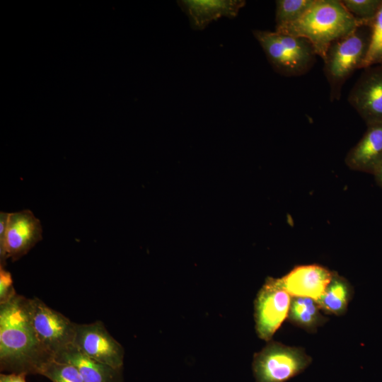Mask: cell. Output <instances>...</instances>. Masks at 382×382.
Returning a JSON list of instances; mask_svg holds the SVG:
<instances>
[{
  "instance_id": "cell-12",
  "label": "cell",
  "mask_w": 382,
  "mask_h": 382,
  "mask_svg": "<svg viewBox=\"0 0 382 382\" xmlns=\"http://www.w3.org/2000/svg\"><path fill=\"white\" fill-rule=\"evenodd\" d=\"M351 169L374 175L382 166V122L367 126L361 139L347 153Z\"/></svg>"
},
{
  "instance_id": "cell-2",
  "label": "cell",
  "mask_w": 382,
  "mask_h": 382,
  "mask_svg": "<svg viewBox=\"0 0 382 382\" xmlns=\"http://www.w3.org/2000/svg\"><path fill=\"white\" fill-rule=\"evenodd\" d=\"M364 25H369L350 14L341 0H315L300 19L275 30L307 39L323 59L333 42Z\"/></svg>"
},
{
  "instance_id": "cell-20",
  "label": "cell",
  "mask_w": 382,
  "mask_h": 382,
  "mask_svg": "<svg viewBox=\"0 0 382 382\" xmlns=\"http://www.w3.org/2000/svg\"><path fill=\"white\" fill-rule=\"evenodd\" d=\"M341 2L356 19L369 25L382 5V0H341Z\"/></svg>"
},
{
  "instance_id": "cell-24",
  "label": "cell",
  "mask_w": 382,
  "mask_h": 382,
  "mask_svg": "<svg viewBox=\"0 0 382 382\" xmlns=\"http://www.w3.org/2000/svg\"><path fill=\"white\" fill-rule=\"evenodd\" d=\"M374 175L378 185L382 187V166Z\"/></svg>"
},
{
  "instance_id": "cell-7",
  "label": "cell",
  "mask_w": 382,
  "mask_h": 382,
  "mask_svg": "<svg viewBox=\"0 0 382 382\" xmlns=\"http://www.w3.org/2000/svg\"><path fill=\"white\" fill-rule=\"evenodd\" d=\"M291 296L281 279L268 277L254 302V318L257 336L267 342L288 317Z\"/></svg>"
},
{
  "instance_id": "cell-9",
  "label": "cell",
  "mask_w": 382,
  "mask_h": 382,
  "mask_svg": "<svg viewBox=\"0 0 382 382\" xmlns=\"http://www.w3.org/2000/svg\"><path fill=\"white\" fill-rule=\"evenodd\" d=\"M364 69L347 99L369 126L382 122V64Z\"/></svg>"
},
{
  "instance_id": "cell-8",
  "label": "cell",
  "mask_w": 382,
  "mask_h": 382,
  "mask_svg": "<svg viewBox=\"0 0 382 382\" xmlns=\"http://www.w3.org/2000/svg\"><path fill=\"white\" fill-rule=\"evenodd\" d=\"M74 345L88 357L115 369L123 366L124 349L101 321L76 324Z\"/></svg>"
},
{
  "instance_id": "cell-22",
  "label": "cell",
  "mask_w": 382,
  "mask_h": 382,
  "mask_svg": "<svg viewBox=\"0 0 382 382\" xmlns=\"http://www.w3.org/2000/svg\"><path fill=\"white\" fill-rule=\"evenodd\" d=\"M9 213L0 212V265L4 266L7 259L5 252L6 233Z\"/></svg>"
},
{
  "instance_id": "cell-23",
  "label": "cell",
  "mask_w": 382,
  "mask_h": 382,
  "mask_svg": "<svg viewBox=\"0 0 382 382\" xmlns=\"http://www.w3.org/2000/svg\"><path fill=\"white\" fill-rule=\"evenodd\" d=\"M25 373L1 374L0 382H26Z\"/></svg>"
},
{
  "instance_id": "cell-10",
  "label": "cell",
  "mask_w": 382,
  "mask_h": 382,
  "mask_svg": "<svg viewBox=\"0 0 382 382\" xmlns=\"http://www.w3.org/2000/svg\"><path fill=\"white\" fill-rule=\"evenodd\" d=\"M42 239V227L29 209L9 213L5 242L7 258L13 262L26 255Z\"/></svg>"
},
{
  "instance_id": "cell-11",
  "label": "cell",
  "mask_w": 382,
  "mask_h": 382,
  "mask_svg": "<svg viewBox=\"0 0 382 382\" xmlns=\"http://www.w3.org/2000/svg\"><path fill=\"white\" fill-rule=\"evenodd\" d=\"M332 274L333 272L318 265H301L280 279L291 296L307 297L317 301L323 295Z\"/></svg>"
},
{
  "instance_id": "cell-5",
  "label": "cell",
  "mask_w": 382,
  "mask_h": 382,
  "mask_svg": "<svg viewBox=\"0 0 382 382\" xmlns=\"http://www.w3.org/2000/svg\"><path fill=\"white\" fill-rule=\"evenodd\" d=\"M311 361L300 348L270 340L253 357L255 382H285L303 371Z\"/></svg>"
},
{
  "instance_id": "cell-17",
  "label": "cell",
  "mask_w": 382,
  "mask_h": 382,
  "mask_svg": "<svg viewBox=\"0 0 382 382\" xmlns=\"http://www.w3.org/2000/svg\"><path fill=\"white\" fill-rule=\"evenodd\" d=\"M315 0H277L275 1V28L300 19Z\"/></svg>"
},
{
  "instance_id": "cell-6",
  "label": "cell",
  "mask_w": 382,
  "mask_h": 382,
  "mask_svg": "<svg viewBox=\"0 0 382 382\" xmlns=\"http://www.w3.org/2000/svg\"><path fill=\"white\" fill-rule=\"evenodd\" d=\"M27 308L38 340L54 359L74 344L76 323L37 298L28 299Z\"/></svg>"
},
{
  "instance_id": "cell-3",
  "label": "cell",
  "mask_w": 382,
  "mask_h": 382,
  "mask_svg": "<svg viewBox=\"0 0 382 382\" xmlns=\"http://www.w3.org/2000/svg\"><path fill=\"white\" fill-rule=\"evenodd\" d=\"M273 69L284 76H299L313 66L317 56L306 38L277 30L253 31Z\"/></svg>"
},
{
  "instance_id": "cell-4",
  "label": "cell",
  "mask_w": 382,
  "mask_h": 382,
  "mask_svg": "<svg viewBox=\"0 0 382 382\" xmlns=\"http://www.w3.org/2000/svg\"><path fill=\"white\" fill-rule=\"evenodd\" d=\"M371 36V25H361L350 34L333 42L323 58L324 74L330 86L331 101L340 99L345 81L361 69Z\"/></svg>"
},
{
  "instance_id": "cell-14",
  "label": "cell",
  "mask_w": 382,
  "mask_h": 382,
  "mask_svg": "<svg viewBox=\"0 0 382 382\" xmlns=\"http://www.w3.org/2000/svg\"><path fill=\"white\" fill-rule=\"evenodd\" d=\"M54 359L74 365L84 382H122V369H115L96 361L79 351L74 344Z\"/></svg>"
},
{
  "instance_id": "cell-13",
  "label": "cell",
  "mask_w": 382,
  "mask_h": 382,
  "mask_svg": "<svg viewBox=\"0 0 382 382\" xmlns=\"http://www.w3.org/2000/svg\"><path fill=\"white\" fill-rule=\"evenodd\" d=\"M189 18L191 27L202 30L221 17L235 18L245 5L244 0H183L178 1Z\"/></svg>"
},
{
  "instance_id": "cell-15",
  "label": "cell",
  "mask_w": 382,
  "mask_h": 382,
  "mask_svg": "<svg viewBox=\"0 0 382 382\" xmlns=\"http://www.w3.org/2000/svg\"><path fill=\"white\" fill-rule=\"evenodd\" d=\"M350 296L349 282L333 272L323 295L316 302L324 311L339 316L347 310Z\"/></svg>"
},
{
  "instance_id": "cell-16",
  "label": "cell",
  "mask_w": 382,
  "mask_h": 382,
  "mask_svg": "<svg viewBox=\"0 0 382 382\" xmlns=\"http://www.w3.org/2000/svg\"><path fill=\"white\" fill-rule=\"evenodd\" d=\"M318 303L311 298L291 296L289 319L294 324L308 330L324 322Z\"/></svg>"
},
{
  "instance_id": "cell-21",
  "label": "cell",
  "mask_w": 382,
  "mask_h": 382,
  "mask_svg": "<svg viewBox=\"0 0 382 382\" xmlns=\"http://www.w3.org/2000/svg\"><path fill=\"white\" fill-rule=\"evenodd\" d=\"M16 294L11 273L0 265V303L7 302Z\"/></svg>"
},
{
  "instance_id": "cell-19",
  "label": "cell",
  "mask_w": 382,
  "mask_h": 382,
  "mask_svg": "<svg viewBox=\"0 0 382 382\" xmlns=\"http://www.w3.org/2000/svg\"><path fill=\"white\" fill-rule=\"evenodd\" d=\"M39 374L52 382H84L74 365L54 359L47 362L40 369Z\"/></svg>"
},
{
  "instance_id": "cell-1",
  "label": "cell",
  "mask_w": 382,
  "mask_h": 382,
  "mask_svg": "<svg viewBox=\"0 0 382 382\" xmlns=\"http://www.w3.org/2000/svg\"><path fill=\"white\" fill-rule=\"evenodd\" d=\"M27 300L16 294L0 303V367L3 371L39 374L42 367L54 359L33 330Z\"/></svg>"
},
{
  "instance_id": "cell-18",
  "label": "cell",
  "mask_w": 382,
  "mask_h": 382,
  "mask_svg": "<svg viewBox=\"0 0 382 382\" xmlns=\"http://www.w3.org/2000/svg\"><path fill=\"white\" fill-rule=\"evenodd\" d=\"M382 64V5L371 24V36L361 69Z\"/></svg>"
}]
</instances>
